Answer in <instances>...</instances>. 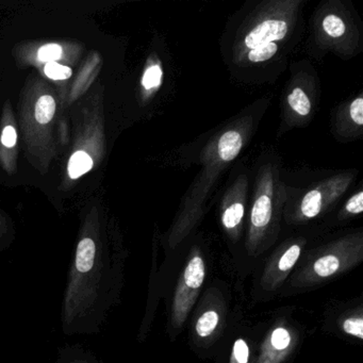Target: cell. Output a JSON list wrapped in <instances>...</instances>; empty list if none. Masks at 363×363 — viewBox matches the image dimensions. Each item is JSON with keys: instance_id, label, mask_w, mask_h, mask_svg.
<instances>
[{"instance_id": "obj_1", "label": "cell", "mask_w": 363, "mask_h": 363, "mask_svg": "<svg viewBox=\"0 0 363 363\" xmlns=\"http://www.w3.org/2000/svg\"><path fill=\"white\" fill-rule=\"evenodd\" d=\"M290 16L271 13L263 16L246 31L238 48L237 60L250 65H260L277 54L278 44L290 33Z\"/></svg>"}, {"instance_id": "obj_2", "label": "cell", "mask_w": 363, "mask_h": 363, "mask_svg": "<svg viewBox=\"0 0 363 363\" xmlns=\"http://www.w3.org/2000/svg\"><path fill=\"white\" fill-rule=\"evenodd\" d=\"M206 277V264L201 255L195 254L186 263L178 284L172 307V325L174 328H182L191 309L196 301Z\"/></svg>"}, {"instance_id": "obj_3", "label": "cell", "mask_w": 363, "mask_h": 363, "mask_svg": "<svg viewBox=\"0 0 363 363\" xmlns=\"http://www.w3.org/2000/svg\"><path fill=\"white\" fill-rule=\"evenodd\" d=\"M354 264V257L346 252V247H337L316 258L301 278L305 284H313L333 277Z\"/></svg>"}, {"instance_id": "obj_4", "label": "cell", "mask_w": 363, "mask_h": 363, "mask_svg": "<svg viewBox=\"0 0 363 363\" xmlns=\"http://www.w3.org/2000/svg\"><path fill=\"white\" fill-rule=\"evenodd\" d=\"M272 178L265 182L262 189H259L255 199L254 205L250 213V238H248V244L250 250H254L257 243L260 241L267 226L271 223L272 216H273V186H272Z\"/></svg>"}, {"instance_id": "obj_5", "label": "cell", "mask_w": 363, "mask_h": 363, "mask_svg": "<svg viewBox=\"0 0 363 363\" xmlns=\"http://www.w3.org/2000/svg\"><path fill=\"white\" fill-rule=\"evenodd\" d=\"M348 179H340L325 182L318 188L309 191L301 201V213L305 218H314L323 211L327 203L335 201L345 191Z\"/></svg>"}, {"instance_id": "obj_6", "label": "cell", "mask_w": 363, "mask_h": 363, "mask_svg": "<svg viewBox=\"0 0 363 363\" xmlns=\"http://www.w3.org/2000/svg\"><path fill=\"white\" fill-rule=\"evenodd\" d=\"M292 344L290 330L284 326L276 327L263 342L257 363H281L290 354Z\"/></svg>"}, {"instance_id": "obj_7", "label": "cell", "mask_w": 363, "mask_h": 363, "mask_svg": "<svg viewBox=\"0 0 363 363\" xmlns=\"http://www.w3.org/2000/svg\"><path fill=\"white\" fill-rule=\"evenodd\" d=\"M243 147V138L238 130H228L220 135L218 142V157L224 163L230 162L239 156Z\"/></svg>"}, {"instance_id": "obj_8", "label": "cell", "mask_w": 363, "mask_h": 363, "mask_svg": "<svg viewBox=\"0 0 363 363\" xmlns=\"http://www.w3.org/2000/svg\"><path fill=\"white\" fill-rule=\"evenodd\" d=\"M95 255H96V246L92 239L82 240L78 244L77 252H76V269L80 273H88L94 265Z\"/></svg>"}, {"instance_id": "obj_9", "label": "cell", "mask_w": 363, "mask_h": 363, "mask_svg": "<svg viewBox=\"0 0 363 363\" xmlns=\"http://www.w3.org/2000/svg\"><path fill=\"white\" fill-rule=\"evenodd\" d=\"M244 213H245V210H244V206L241 201L231 203L223 211L222 224L224 228L229 233H235L241 225Z\"/></svg>"}, {"instance_id": "obj_10", "label": "cell", "mask_w": 363, "mask_h": 363, "mask_svg": "<svg viewBox=\"0 0 363 363\" xmlns=\"http://www.w3.org/2000/svg\"><path fill=\"white\" fill-rule=\"evenodd\" d=\"M93 160L86 152H77L71 157L69 162V175L72 179H77L91 171Z\"/></svg>"}, {"instance_id": "obj_11", "label": "cell", "mask_w": 363, "mask_h": 363, "mask_svg": "<svg viewBox=\"0 0 363 363\" xmlns=\"http://www.w3.org/2000/svg\"><path fill=\"white\" fill-rule=\"evenodd\" d=\"M301 244H293V245H291L290 247L282 254V256L280 257L277 267H276V271H277V274L281 279L286 277V274L296 264L299 257H301Z\"/></svg>"}, {"instance_id": "obj_12", "label": "cell", "mask_w": 363, "mask_h": 363, "mask_svg": "<svg viewBox=\"0 0 363 363\" xmlns=\"http://www.w3.org/2000/svg\"><path fill=\"white\" fill-rule=\"evenodd\" d=\"M288 104L291 109L298 116H307L311 112V101L303 89H293L292 92L289 94Z\"/></svg>"}, {"instance_id": "obj_13", "label": "cell", "mask_w": 363, "mask_h": 363, "mask_svg": "<svg viewBox=\"0 0 363 363\" xmlns=\"http://www.w3.org/2000/svg\"><path fill=\"white\" fill-rule=\"evenodd\" d=\"M220 322V315L214 310H208L199 316L196 322L197 335L201 337H208L214 333Z\"/></svg>"}, {"instance_id": "obj_14", "label": "cell", "mask_w": 363, "mask_h": 363, "mask_svg": "<svg viewBox=\"0 0 363 363\" xmlns=\"http://www.w3.org/2000/svg\"><path fill=\"white\" fill-rule=\"evenodd\" d=\"M56 111V103L50 95H44L40 97L35 105V120L40 124H48L52 120Z\"/></svg>"}, {"instance_id": "obj_15", "label": "cell", "mask_w": 363, "mask_h": 363, "mask_svg": "<svg viewBox=\"0 0 363 363\" xmlns=\"http://www.w3.org/2000/svg\"><path fill=\"white\" fill-rule=\"evenodd\" d=\"M323 30L328 37L337 39L345 33L346 26L344 21L340 16L335 14H329L323 20Z\"/></svg>"}, {"instance_id": "obj_16", "label": "cell", "mask_w": 363, "mask_h": 363, "mask_svg": "<svg viewBox=\"0 0 363 363\" xmlns=\"http://www.w3.org/2000/svg\"><path fill=\"white\" fill-rule=\"evenodd\" d=\"M162 80V67L159 65H154L144 72L143 77H142V86L145 90H154L161 86Z\"/></svg>"}, {"instance_id": "obj_17", "label": "cell", "mask_w": 363, "mask_h": 363, "mask_svg": "<svg viewBox=\"0 0 363 363\" xmlns=\"http://www.w3.org/2000/svg\"><path fill=\"white\" fill-rule=\"evenodd\" d=\"M342 329L346 335H352V337H357V339H363V318L362 316H350V318H345L343 324H342Z\"/></svg>"}, {"instance_id": "obj_18", "label": "cell", "mask_w": 363, "mask_h": 363, "mask_svg": "<svg viewBox=\"0 0 363 363\" xmlns=\"http://www.w3.org/2000/svg\"><path fill=\"white\" fill-rule=\"evenodd\" d=\"M248 361H250V348L247 343L245 340L238 339L233 343L229 363H248Z\"/></svg>"}, {"instance_id": "obj_19", "label": "cell", "mask_w": 363, "mask_h": 363, "mask_svg": "<svg viewBox=\"0 0 363 363\" xmlns=\"http://www.w3.org/2000/svg\"><path fill=\"white\" fill-rule=\"evenodd\" d=\"M44 72L48 78L54 80L69 79L72 76V69L69 67L59 65L57 62L48 63Z\"/></svg>"}, {"instance_id": "obj_20", "label": "cell", "mask_w": 363, "mask_h": 363, "mask_svg": "<svg viewBox=\"0 0 363 363\" xmlns=\"http://www.w3.org/2000/svg\"><path fill=\"white\" fill-rule=\"evenodd\" d=\"M62 48L58 44H48L40 48L38 57L41 62H56L62 56Z\"/></svg>"}, {"instance_id": "obj_21", "label": "cell", "mask_w": 363, "mask_h": 363, "mask_svg": "<svg viewBox=\"0 0 363 363\" xmlns=\"http://www.w3.org/2000/svg\"><path fill=\"white\" fill-rule=\"evenodd\" d=\"M350 120L358 127L363 125V99L361 96L357 97L352 101L350 106Z\"/></svg>"}, {"instance_id": "obj_22", "label": "cell", "mask_w": 363, "mask_h": 363, "mask_svg": "<svg viewBox=\"0 0 363 363\" xmlns=\"http://www.w3.org/2000/svg\"><path fill=\"white\" fill-rule=\"evenodd\" d=\"M345 210L350 214H360L363 211V193L359 191L356 194L352 195L345 205Z\"/></svg>"}, {"instance_id": "obj_23", "label": "cell", "mask_w": 363, "mask_h": 363, "mask_svg": "<svg viewBox=\"0 0 363 363\" xmlns=\"http://www.w3.org/2000/svg\"><path fill=\"white\" fill-rule=\"evenodd\" d=\"M16 140H18V135H16V129L12 126H7L3 131V135H1V143L6 146V147H13L16 144Z\"/></svg>"}]
</instances>
